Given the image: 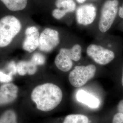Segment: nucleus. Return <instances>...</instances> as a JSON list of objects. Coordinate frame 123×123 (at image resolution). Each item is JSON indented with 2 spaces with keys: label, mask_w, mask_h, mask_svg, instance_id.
Masks as SVG:
<instances>
[{
  "label": "nucleus",
  "mask_w": 123,
  "mask_h": 123,
  "mask_svg": "<svg viewBox=\"0 0 123 123\" xmlns=\"http://www.w3.org/2000/svg\"><path fill=\"white\" fill-rule=\"evenodd\" d=\"M62 92L55 84L46 83L36 86L31 91V100L38 110L48 112L55 109L61 102Z\"/></svg>",
  "instance_id": "nucleus-1"
},
{
  "label": "nucleus",
  "mask_w": 123,
  "mask_h": 123,
  "mask_svg": "<svg viewBox=\"0 0 123 123\" xmlns=\"http://www.w3.org/2000/svg\"><path fill=\"white\" fill-rule=\"evenodd\" d=\"M26 27L24 21L15 15H6L0 18V51L11 48L23 35Z\"/></svg>",
  "instance_id": "nucleus-2"
},
{
  "label": "nucleus",
  "mask_w": 123,
  "mask_h": 123,
  "mask_svg": "<svg viewBox=\"0 0 123 123\" xmlns=\"http://www.w3.org/2000/svg\"><path fill=\"white\" fill-rule=\"evenodd\" d=\"M82 47L75 44L71 49L62 48L56 56L54 63L57 68L62 72H68L73 66V61H79L81 57Z\"/></svg>",
  "instance_id": "nucleus-3"
},
{
  "label": "nucleus",
  "mask_w": 123,
  "mask_h": 123,
  "mask_svg": "<svg viewBox=\"0 0 123 123\" xmlns=\"http://www.w3.org/2000/svg\"><path fill=\"white\" fill-rule=\"evenodd\" d=\"M118 0H107L101 9L98 28L102 32L108 31L113 25L118 11Z\"/></svg>",
  "instance_id": "nucleus-4"
},
{
  "label": "nucleus",
  "mask_w": 123,
  "mask_h": 123,
  "mask_svg": "<svg viewBox=\"0 0 123 123\" xmlns=\"http://www.w3.org/2000/svg\"><path fill=\"white\" fill-rule=\"evenodd\" d=\"M96 71V68L92 64L76 66L69 74V81L74 87H82L93 78Z\"/></svg>",
  "instance_id": "nucleus-5"
},
{
  "label": "nucleus",
  "mask_w": 123,
  "mask_h": 123,
  "mask_svg": "<svg viewBox=\"0 0 123 123\" xmlns=\"http://www.w3.org/2000/svg\"><path fill=\"white\" fill-rule=\"evenodd\" d=\"M60 43L59 34L53 28H45L40 34L38 49L44 53H50L55 49Z\"/></svg>",
  "instance_id": "nucleus-6"
},
{
  "label": "nucleus",
  "mask_w": 123,
  "mask_h": 123,
  "mask_svg": "<svg viewBox=\"0 0 123 123\" xmlns=\"http://www.w3.org/2000/svg\"><path fill=\"white\" fill-rule=\"evenodd\" d=\"M87 54L95 62L101 65L108 64L115 58V54L112 51L96 44H91L88 47Z\"/></svg>",
  "instance_id": "nucleus-7"
},
{
  "label": "nucleus",
  "mask_w": 123,
  "mask_h": 123,
  "mask_svg": "<svg viewBox=\"0 0 123 123\" xmlns=\"http://www.w3.org/2000/svg\"><path fill=\"white\" fill-rule=\"evenodd\" d=\"M40 34L37 27L34 26L26 27L22 43V50L26 53H33L38 48Z\"/></svg>",
  "instance_id": "nucleus-8"
},
{
  "label": "nucleus",
  "mask_w": 123,
  "mask_h": 123,
  "mask_svg": "<svg viewBox=\"0 0 123 123\" xmlns=\"http://www.w3.org/2000/svg\"><path fill=\"white\" fill-rule=\"evenodd\" d=\"M96 16V8L92 4L79 6L76 10V18L78 23L84 26L91 24Z\"/></svg>",
  "instance_id": "nucleus-9"
},
{
  "label": "nucleus",
  "mask_w": 123,
  "mask_h": 123,
  "mask_svg": "<svg viewBox=\"0 0 123 123\" xmlns=\"http://www.w3.org/2000/svg\"><path fill=\"white\" fill-rule=\"evenodd\" d=\"M19 92L18 85L12 82L1 84L0 86V107L12 103L17 99Z\"/></svg>",
  "instance_id": "nucleus-10"
},
{
  "label": "nucleus",
  "mask_w": 123,
  "mask_h": 123,
  "mask_svg": "<svg viewBox=\"0 0 123 123\" xmlns=\"http://www.w3.org/2000/svg\"><path fill=\"white\" fill-rule=\"evenodd\" d=\"M76 98L78 102L91 109H96L100 105V102L97 97L83 89L79 90L77 92Z\"/></svg>",
  "instance_id": "nucleus-11"
},
{
  "label": "nucleus",
  "mask_w": 123,
  "mask_h": 123,
  "mask_svg": "<svg viewBox=\"0 0 123 123\" xmlns=\"http://www.w3.org/2000/svg\"><path fill=\"white\" fill-rule=\"evenodd\" d=\"M17 64L18 74L21 76L26 75H33L37 71V66L30 59L29 60H21Z\"/></svg>",
  "instance_id": "nucleus-12"
},
{
  "label": "nucleus",
  "mask_w": 123,
  "mask_h": 123,
  "mask_svg": "<svg viewBox=\"0 0 123 123\" xmlns=\"http://www.w3.org/2000/svg\"><path fill=\"white\" fill-rule=\"evenodd\" d=\"M6 8L11 12H17L25 9L28 0H0Z\"/></svg>",
  "instance_id": "nucleus-13"
},
{
  "label": "nucleus",
  "mask_w": 123,
  "mask_h": 123,
  "mask_svg": "<svg viewBox=\"0 0 123 123\" xmlns=\"http://www.w3.org/2000/svg\"><path fill=\"white\" fill-rule=\"evenodd\" d=\"M55 5L57 8L61 9L67 14L74 12L76 9L74 0H56Z\"/></svg>",
  "instance_id": "nucleus-14"
},
{
  "label": "nucleus",
  "mask_w": 123,
  "mask_h": 123,
  "mask_svg": "<svg viewBox=\"0 0 123 123\" xmlns=\"http://www.w3.org/2000/svg\"><path fill=\"white\" fill-rule=\"evenodd\" d=\"M0 123H18L17 112L12 109L5 110L0 115Z\"/></svg>",
  "instance_id": "nucleus-15"
},
{
  "label": "nucleus",
  "mask_w": 123,
  "mask_h": 123,
  "mask_svg": "<svg viewBox=\"0 0 123 123\" xmlns=\"http://www.w3.org/2000/svg\"><path fill=\"white\" fill-rule=\"evenodd\" d=\"M88 117L83 114H69L67 116L63 123H89Z\"/></svg>",
  "instance_id": "nucleus-16"
},
{
  "label": "nucleus",
  "mask_w": 123,
  "mask_h": 123,
  "mask_svg": "<svg viewBox=\"0 0 123 123\" xmlns=\"http://www.w3.org/2000/svg\"><path fill=\"white\" fill-rule=\"evenodd\" d=\"M31 61L37 66L44 65L46 62V58L44 55L40 53H34L30 59Z\"/></svg>",
  "instance_id": "nucleus-17"
},
{
  "label": "nucleus",
  "mask_w": 123,
  "mask_h": 123,
  "mask_svg": "<svg viewBox=\"0 0 123 123\" xmlns=\"http://www.w3.org/2000/svg\"><path fill=\"white\" fill-rule=\"evenodd\" d=\"M13 76L6 72L0 69V83L5 84L12 81Z\"/></svg>",
  "instance_id": "nucleus-18"
},
{
  "label": "nucleus",
  "mask_w": 123,
  "mask_h": 123,
  "mask_svg": "<svg viewBox=\"0 0 123 123\" xmlns=\"http://www.w3.org/2000/svg\"><path fill=\"white\" fill-rule=\"evenodd\" d=\"M6 69L8 71L7 73L12 75H15L18 74L17 64L14 61H11L7 63L6 66Z\"/></svg>",
  "instance_id": "nucleus-19"
},
{
  "label": "nucleus",
  "mask_w": 123,
  "mask_h": 123,
  "mask_svg": "<svg viewBox=\"0 0 123 123\" xmlns=\"http://www.w3.org/2000/svg\"><path fill=\"white\" fill-rule=\"evenodd\" d=\"M67 13L61 9L56 8L54 9L52 12V15L53 18L59 20L63 18Z\"/></svg>",
  "instance_id": "nucleus-20"
},
{
  "label": "nucleus",
  "mask_w": 123,
  "mask_h": 123,
  "mask_svg": "<svg viewBox=\"0 0 123 123\" xmlns=\"http://www.w3.org/2000/svg\"><path fill=\"white\" fill-rule=\"evenodd\" d=\"M112 123H123V114L119 113L115 114L113 118Z\"/></svg>",
  "instance_id": "nucleus-21"
},
{
  "label": "nucleus",
  "mask_w": 123,
  "mask_h": 123,
  "mask_svg": "<svg viewBox=\"0 0 123 123\" xmlns=\"http://www.w3.org/2000/svg\"><path fill=\"white\" fill-rule=\"evenodd\" d=\"M117 110L118 113L123 115V99L119 102L117 106Z\"/></svg>",
  "instance_id": "nucleus-22"
},
{
  "label": "nucleus",
  "mask_w": 123,
  "mask_h": 123,
  "mask_svg": "<svg viewBox=\"0 0 123 123\" xmlns=\"http://www.w3.org/2000/svg\"><path fill=\"white\" fill-rule=\"evenodd\" d=\"M119 16L120 18H123V3L122 6L119 7Z\"/></svg>",
  "instance_id": "nucleus-23"
},
{
  "label": "nucleus",
  "mask_w": 123,
  "mask_h": 123,
  "mask_svg": "<svg viewBox=\"0 0 123 123\" xmlns=\"http://www.w3.org/2000/svg\"><path fill=\"white\" fill-rule=\"evenodd\" d=\"M80 4H82L86 0H76Z\"/></svg>",
  "instance_id": "nucleus-24"
},
{
  "label": "nucleus",
  "mask_w": 123,
  "mask_h": 123,
  "mask_svg": "<svg viewBox=\"0 0 123 123\" xmlns=\"http://www.w3.org/2000/svg\"><path fill=\"white\" fill-rule=\"evenodd\" d=\"M121 84L123 87V73H122V79H121Z\"/></svg>",
  "instance_id": "nucleus-25"
}]
</instances>
